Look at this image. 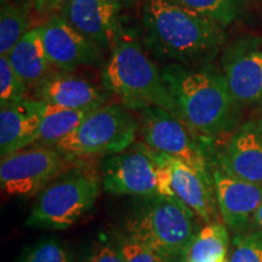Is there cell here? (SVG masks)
<instances>
[{"mask_svg":"<svg viewBox=\"0 0 262 262\" xmlns=\"http://www.w3.org/2000/svg\"><path fill=\"white\" fill-rule=\"evenodd\" d=\"M19 2L24 3L29 8L37 10V11H44L45 9H48L47 0H19Z\"/></svg>","mask_w":262,"mask_h":262,"instance_id":"obj_28","label":"cell"},{"mask_svg":"<svg viewBox=\"0 0 262 262\" xmlns=\"http://www.w3.org/2000/svg\"><path fill=\"white\" fill-rule=\"evenodd\" d=\"M124 262H166L143 244L124 235Z\"/></svg>","mask_w":262,"mask_h":262,"instance_id":"obj_27","label":"cell"},{"mask_svg":"<svg viewBox=\"0 0 262 262\" xmlns=\"http://www.w3.org/2000/svg\"><path fill=\"white\" fill-rule=\"evenodd\" d=\"M227 262H262V231H244L232 239Z\"/></svg>","mask_w":262,"mask_h":262,"instance_id":"obj_25","label":"cell"},{"mask_svg":"<svg viewBox=\"0 0 262 262\" xmlns=\"http://www.w3.org/2000/svg\"><path fill=\"white\" fill-rule=\"evenodd\" d=\"M6 57L27 85L38 86L51 75L52 64L45 50L41 27L29 29Z\"/></svg>","mask_w":262,"mask_h":262,"instance_id":"obj_18","label":"cell"},{"mask_svg":"<svg viewBox=\"0 0 262 262\" xmlns=\"http://www.w3.org/2000/svg\"><path fill=\"white\" fill-rule=\"evenodd\" d=\"M120 3H125V4H131V3L136 2V0H119Z\"/></svg>","mask_w":262,"mask_h":262,"instance_id":"obj_31","label":"cell"},{"mask_svg":"<svg viewBox=\"0 0 262 262\" xmlns=\"http://www.w3.org/2000/svg\"><path fill=\"white\" fill-rule=\"evenodd\" d=\"M35 98L70 110L94 111L104 106L106 95L89 80L68 73L51 74L37 86Z\"/></svg>","mask_w":262,"mask_h":262,"instance_id":"obj_15","label":"cell"},{"mask_svg":"<svg viewBox=\"0 0 262 262\" xmlns=\"http://www.w3.org/2000/svg\"><path fill=\"white\" fill-rule=\"evenodd\" d=\"M251 226H254L256 229H261L262 231V204L260 205V208L257 209V211L255 212Z\"/></svg>","mask_w":262,"mask_h":262,"instance_id":"obj_29","label":"cell"},{"mask_svg":"<svg viewBox=\"0 0 262 262\" xmlns=\"http://www.w3.org/2000/svg\"><path fill=\"white\" fill-rule=\"evenodd\" d=\"M28 8L26 4L3 2L0 11V56H8L19 39L29 31Z\"/></svg>","mask_w":262,"mask_h":262,"instance_id":"obj_21","label":"cell"},{"mask_svg":"<svg viewBox=\"0 0 262 262\" xmlns=\"http://www.w3.org/2000/svg\"><path fill=\"white\" fill-rule=\"evenodd\" d=\"M222 262H227V260H226V261H222Z\"/></svg>","mask_w":262,"mask_h":262,"instance_id":"obj_32","label":"cell"},{"mask_svg":"<svg viewBox=\"0 0 262 262\" xmlns=\"http://www.w3.org/2000/svg\"><path fill=\"white\" fill-rule=\"evenodd\" d=\"M142 21L148 50L169 63H202L225 40L222 26L171 0H146Z\"/></svg>","mask_w":262,"mask_h":262,"instance_id":"obj_1","label":"cell"},{"mask_svg":"<svg viewBox=\"0 0 262 262\" xmlns=\"http://www.w3.org/2000/svg\"><path fill=\"white\" fill-rule=\"evenodd\" d=\"M16 262H74V256L57 238H44L26 248Z\"/></svg>","mask_w":262,"mask_h":262,"instance_id":"obj_23","label":"cell"},{"mask_svg":"<svg viewBox=\"0 0 262 262\" xmlns=\"http://www.w3.org/2000/svg\"><path fill=\"white\" fill-rule=\"evenodd\" d=\"M191 130L181 118L162 107H147L141 114L140 131L149 148L181 160L198 171L209 172L204 149Z\"/></svg>","mask_w":262,"mask_h":262,"instance_id":"obj_8","label":"cell"},{"mask_svg":"<svg viewBox=\"0 0 262 262\" xmlns=\"http://www.w3.org/2000/svg\"><path fill=\"white\" fill-rule=\"evenodd\" d=\"M139 130L140 123L129 108L110 104L91 111L80 125L55 147L70 157L112 156L133 146Z\"/></svg>","mask_w":262,"mask_h":262,"instance_id":"obj_5","label":"cell"},{"mask_svg":"<svg viewBox=\"0 0 262 262\" xmlns=\"http://www.w3.org/2000/svg\"><path fill=\"white\" fill-rule=\"evenodd\" d=\"M98 194L96 178L80 171L68 173L39 193L26 225L48 229L70 228L94 208Z\"/></svg>","mask_w":262,"mask_h":262,"instance_id":"obj_6","label":"cell"},{"mask_svg":"<svg viewBox=\"0 0 262 262\" xmlns=\"http://www.w3.org/2000/svg\"><path fill=\"white\" fill-rule=\"evenodd\" d=\"M67 2V0H47V6L48 9H56V8H60L64 4V3Z\"/></svg>","mask_w":262,"mask_h":262,"instance_id":"obj_30","label":"cell"},{"mask_svg":"<svg viewBox=\"0 0 262 262\" xmlns=\"http://www.w3.org/2000/svg\"><path fill=\"white\" fill-rule=\"evenodd\" d=\"M163 157L145 142L108 157L102 165L104 191L114 195L158 196L157 179Z\"/></svg>","mask_w":262,"mask_h":262,"instance_id":"obj_7","label":"cell"},{"mask_svg":"<svg viewBox=\"0 0 262 262\" xmlns=\"http://www.w3.org/2000/svg\"><path fill=\"white\" fill-rule=\"evenodd\" d=\"M81 262H124V235L98 234L85 249Z\"/></svg>","mask_w":262,"mask_h":262,"instance_id":"obj_24","label":"cell"},{"mask_svg":"<svg viewBox=\"0 0 262 262\" xmlns=\"http://www.w3.org/2000/svg\"><path fill=\"white\" fill-rule=\"evenodd\" d=\"M160 71L180 118L193 130L215 136L237 125L239 103L232 96L225 75L179 63H168Z\"/></svg>","mask_w":262,"mask_h":262,"instance_id":"obj_2","label":"cell"},{"mask_svg":"<svg viewBox=\"0 0 262 262\" xmlns=\"http://www.w3.org/2000/svg\"><path fill=\"white\" fill-rule=\"evenodd\" d=\"M212 181L224 224L235 233L248 231L262 204V186L235 179L220 166L212 171Z\"/></svg>","mask_w":262,"mask_h":262,"instance_id":"obj_10","label":"cell"},{"mask_svg":"<svg viewBox=\"0 0 262 262\" xmlns=\"http://www.w3.org/2000/svg\"><path fill=\"white\" fill-rule=\"evenodd\" d=\"M119 0H67L61 17L98 48H112L119 34Z\"/></svg>","mask_w":262,"mask_h":262,"instance_id":"obj_11","label":"cell"},{"mask_svg":"<svg viewBox=\"0 0 262 262\" xmlns=\"http://www.w3.org/2000/svg\"><path fill=\"white\" fill-rule=\"evenodd\" d=\"M217 25H231L242 14L245 0H171Z\"/></svg>","mask_w":262,"mask_h":262,"instance_id":"obj_22","label":"cell"},{"mask_svg":"<svg viewBox=\"0 0 262 262\" xmlns=\"http://www.w3.org/2000/svg\"><path fill=\"white\" fill-rule=\"evenodd\" d=\"M62 156L56 147L35 146L2 158V192L16 198H29L40 193L61 172Z\"/></svg>","mask_w":262,"mask_h":262,"instance_id":"obj_9","label":"cell"},{"mask_svg":"<svg viewBox=\"0 0 262 262\" xmlns=\"http://www.w3.org/2000/svg\"><path fill=\"white\" fill-rule=\"evenodd\" d=\"M127 220L126 235L166 262H182L198 233L196 216L178 199L155 196Z\"/></svg>","mask_w":262,"mask_h":262,"instance_id":"obj_4","label":"cell"},{"mask_svg":"<svg viewBox=\"0 0 262 262\" xmlns=\"http://www.w3.org/2000/svg\"><path fill=\"white\" fill-rule=\"evenodd\" d=\"M171 166L172 189L176 199L205 225L217 222L216 209L219 208L210 173L198 171L175 158H171Z\"/></svg>","mask_w":262,"mask_h":262,"instance_id":"obj_14","label":"cell"},{"mask_svg":"<svg viewBox=\"0 0 262 262\" xmlns=\"http://www.w3.org/2000/svg\"><path fill=\"white\" fill-rule=\"evenodd\" d=\"M225 78L232 96L239 104L262 100V51L241 48L225 61Z\"/></svg>","mask_w":262,"mask_h":262,"instance_id":"obj_17","label":"cell"},{"mask_svg":"<svg viewBox=\"0 0 262 262\" xmlns=\"http://www.w3.org/2000/svg\"><path fill=\"white\" fill-rule=\"evenodd\" d=\"M40 118L37 100L2 104L0 155L2 158L37 143Z\"/></svg>","mask_w":262,"mask_h":262,"instance_id":"obj_16","label":"cell"},{"mask_svg":"<svg viewBox=\"0 0 262 262\" xmlns=\"http://www.w3.org/2000/svg\"><path fill=\"white\" fill-rule=\"evenodd\" d=\"M16 73L6 56H0V103L8 104L27 100V86Z\"/></svg>","mask_w":262,"mask_h":262,"instance_id":"obj_26","label":"cell"},{"mask_svg":"<svg viewBox=\"0 0 262 262\" xmlns=\"http://www.w3.org/2000/svg\"><path fill=\"white\" fill-rule=\"evenodd\" d=\"M229 234L227 226L220 222L205 225L183 255L182 262H222L227 260Z\"/></svg>","mask_w":262,"mask_h":262,"instance_id":"obj_20","label":"cell"},{"mask_svg":"<svg viewBox=\"0 0 262 262\" xmlns=\"http://www.w3.org/2000/svg\"><path fill=\"white\" fill-rule=\"evenodd\" d=\"M102 85L107 91L117 95L129 110L143 111L157 106L180 118L162 71L129 32L120 29L103 67Z\"/></svg>","mask_w":262,"mask_h":262,"instance_id":"obj_3","label":"cell"},{"mask_svg":"<svg viewBox=\"0 0 262 262\" xmlns=\"http://www.w3.org/2000/svg\"><path fill=\"white\" fill-rule=\"evenodd\" d=\"M37 107L40 118L37 142L44 146H56L60 141L71 135L91 112L55 106L41 100H37Z\"/></svg>","mask_w":262,"mask_h":262,"instance_id":"obj_19","label":"cell"},{"mask_svg":"<svg viewBox=\"0 0 262 262\" xmlns=\"http://www.w3.org/2000/svg\"><path fill=\"white\" fill-rule=\"evenodd\" d=\"M219 160L228 175L262 186V120L239 127Z\"/></svg>","mask_w":262,"mask_h":262,"instance_id":"obj_13","label":"cell"},{"mask_svg":"<svg viewBox=\"0 0 262 262\" xmlns=\"http://www.w3.org/2000/svg\"><path fill=\"white\" fill-rule=\"evenodd\" d=\"M41 29L47 55L57 70L71 72L100 61L97 45L72 27L61 15H52Z\"/></svg>","mask_w":262,"mask_h":262,"instance_id":"obj_12","label":"cell"}]
</instances>
